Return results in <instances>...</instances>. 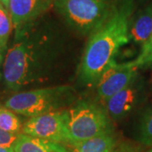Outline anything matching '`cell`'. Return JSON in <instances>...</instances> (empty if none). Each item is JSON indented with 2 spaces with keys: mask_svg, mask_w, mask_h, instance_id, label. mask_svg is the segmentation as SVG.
Segmentation results:
<instances>
[{
  "mask_svg": "<svg viewBox=\"0 0 152 152\" xmlns=\"http://www.w3.org/2000/svg\"><path fill=\"white\" fill-rule=\"evenodd\" d=\"M134 12L132 0H122L113 7L103 25L91 35L80 66V78L83 83L96 85L100 76L111 64L121 47L130 42L129 21Z\"/></svg>",
  "mask_w": 152,
  "mask_h": 152,
  "instance_id": "6da1fadb",
  "label": "cell"
},
{
  "mask_svg": "<svg viewBox=\"0 0 152 152\" xmlns=\"http://www.w3.org/2000/svg\"><path fill=\"white\" fill-rule=\"evenodd\" d=\"M27 41L15 43L5 57L4 77L7 86L20 91L40 81L48 72L51 56L48 47Z\"/></svg>",
  "mask_w": 152,
  "mask_h": 152,
  "instance_id": "7a4b0ae2",
  "label": "cell"
},
{
  "mask_svg": "<svg viewBox=\"0 0 152 152\" xmlns=\"http://www.w3.org/2000/svg\"><path fill=\"white\" fill-rule=\"evenodd\" d=\"M75 98V91L70 86L39 88L17 93L6 101V107L16 114L32 118L69 106Z\"/></svg>",
  "mask_w": 152,
  "mask_h": 152,
  "instance_id": "3957f363",
  "label": "cell"
},
{
  "mask_svg": "<svg viewBox=\"0 0 152 152\" xmlns=\"http://www.w3.org/2000/svg\"><path fill=\"white\" fill-rule=\"evenodd\" d=\"M55 9L81 35H92L103 25L113 7L110 0H54Z\"/></svg>",
  "mask_w": 152,
  "mask_h": 152,
  "instance_id": "277c9868",
  "label": "cell"
},
{
  "mask_svg": "<svg viewBox=\"0 0 152 152\" xmlns=\"http://www.w3.org/2000/svg\"><path fill=\"white\" fill-rule=\"evenodd\" d=\"M69 129L72 144L85 141L113 130L110 116L106 108L95 102L80 101L69 109Z\"/></svg>",
  "mask_w": 152,
  "mask_h": 152,
  "instance_id": "5b68a950",
  "label": "cell"
},
{
  "mask_svg": "<svg viewBox=\"0 0 152 152\" xmlns=\"http://www.w3.org/2000/svg\"><path fill=\"white\" fill-rule=\"evenodd\" d=\"M69 119V110L66 109L35 116L23 124L21 134L69 146L72 144Z\"/></svg>",
  "mask_w": 152,
  "mask_h": 152,
  "instance_id": "8992f818",
  "label": "cell"
},
{
  "mask_svg": "<svg viewBox=\"0 0 152 152\" xmlns=\"http://www.w3.org/2000/svg\"><path fill=\"white\" fill-rule=\"evenodd\" d=\"M138 69L134 60L122 64L115 61L111 64L96 83L98 97L105 102L119 92L139 75Z\"/></svg>",
  "mask_w": 152,
  "mask_h": 152,
  "instance_id": "52a82bcc",
  "label": "cell"
},
{
  "mask_svg": "<svg viewBox=\"0 0 152 152\" xmlns=\"http://www.w3.org/2000/svg\"><path fill=\"white\" fill-rule=\"evenodd\" d=\"M145 96V82L138 75L125 88L105 102L106 110L113 118H123L133 113L143 102Z\"/></svg>",
  "mask_w": 152,
  "mask_h": 152,
  "instance_id": "ba28073f",
  "label": "cell"
},
{
  "mask_svg": "<svg viewBox=\"0 0 152 152\" xmlns=\"http://www.w3.org/2000/svg\"><path fill=\"white\" fill-rule=\"evenodd\" d=\"M53 4L54 0H8L7 8L17 35L45 14Z\"/></svg>",
  "mask_w": 152,
  "mask_h": 152,
  "instance_id": "9c48e42d",
  "label": "cell"
},
{
  "mask_svg": "<svg viewBox=\"0 0 152 152\" xmlns=\"http://www.w3.org/2000/svg\"><path fill=\"white\" fill-rule=\"evenodd\" d=\"M129 39L142 47L152 35V6L140 10L129 21Z\"/></svg>",
  "mask_w": 152,
  "mask_h": 152,
  "instance_id": "30bf717a",
  "label": "cell"
},
{
  "mask_svg": "<svg viewBox=\"0 0 152 152\" xmlns=\"http://www.w3.org/2000/svg\"><path fill=\"white\" fill-rule=\"evenodd\" d=\"M13 148L15 152H69L63 144L24 134H19Z\"/></svg>",
  "mask_w": 152,
  "mask_h": 152,
  "instance_id": "8fae6325",
  "label": "cell"
},
{
  "mask_svg": "<svg viewBox=\"0 0 152 152\" xmlns=\"http://www.w3.org/2000/svg\"><path fill=\"white\" fill-rule=\"evenodd\" d=\"M116 146L117 139L112 130L68 147L69 152H112Z\"/></svg>",
  "mask_w": 152,
  "mask_h": 152,
  "instance_id": "7c38bea8",
  "label": "cell"
},
{
  "mask_svg": "<svg viewBox=\"0 0 152 152\" xmlns=\"http://www.w3.org/2000/svg\"><path fill=\"white\" fill-rule=\"evenodd\" d=\"M22 127L21 120L17 114L5 106L0 105V129L10 133L20 134H21Z\"/></svg>",
  "mask_w": 152,
  "mask_h": 152,
  "instance_id": "4fadbf2b",
  "label": "cell"
},
{
  "mask_svg": "<svg viewBox=\"0 0 152 152\" xmlns=\"http://www.w3.org/2000/svg\"><path fill=\"white\" fill-rule=\"evenodd\" d=\"M14 28L10 13L8 8L0 3V45L6 48L7 42Z\"/></svg>",
  "mask_w": 152,
  "mask_h": 152,
  "instance_id": "5bb4252c",
  "label": "cell"
},
{
  "mask_svg": "<svg viewBox=\"0 0 152 152\" xmlns=\"http://www.w3.org/2000/svg\"><path fill=\"white\" fill-rule=\"evenodd\" d=\"M140 141L145 145H152V106L144 113L139 126Z\"/></svg>",
  "mask_w": 152,
  "mask_h": 152,
  "instance_id": "9a60e30c",
  "label": "cell"
},
{
  "mask_svg": "<svg viewBox=\"0 0 152 152\" xmlns=\"http://www.w3.org/2000/svg\"><path fill=\"white\" fill-rule=\"evenodd\" d=\"M138 69L152 68V35L140 48V53L134 60Z\"/></svg>",
  "mask_w": 152,
  "mask_h": 152,
  "instance_id": "2e32d148",
  "label": "cell"
},
{
  "mask_svg": "<svg viewBox=\"0 0 152 152\" xmlns=\"http://www.w3.org/2000/svg\"><path fill=\"white\" fill-rule=\"evenodd\" d=\"M19 134L10 133L0 129V146L13 147Z\"/></svg>",
  "mask_w": 152,
  "mask_h": 152,
  "instance_id": "e0dca14e",
  "label": "cell"
},
{
  "mask_svg": "<svg viewBox=\"0 0 152 152\" xmlns=\"http://www.w3.org/2000/svg\"><path fill=\"white\" fill-rule=\"evenodd\" d=\"M112 152H134V151L130 146L124 145L122 146H119L118 148H115Z\"/></svg>",
  "mask_w": 152,
  "mask_h": 152,
  "instance_id": "ac0fdd59",
  "label": "cell"
},
{
  "mask_svg": "<svg viewBox=\"0 0 152 152\" xmlns=\"http://www.w3.org/2000/svg\"><path fill=\"white\" fill-rule=\"evenodd\" d=\"M0 152H15L13 147H2L0 146Z\"/></svg>",
  "mask_w": 152,
  "mask_h": 152,
  "instance_id": "d6986e66",
  "label": "cell"
},
{
  "mask_svg": "<svg viewBox=\"0 0 152 152\" xmlns=\"http://www.w3.org/2000/svg\"><path fill=\"white\" fill-rule=\"evenodd\" d=\"M4 50H5V48H4L3 46L0 45V64H1V62H2V60H3V53H4Z\"/></svg>",
  "mask_w": 152,
  "mask_h": 152,
  "instance_id": "ffe728a7",
  "label": "cell"
},
{
  "mask_svg": "<svg viewBox=\"0 0 152 152\" xmlns=\"http://www.w3.org/2000/svg\"><path fill=\"white\" fill-rule=\"evenodd\" d=\"M0 3H2L4 5L7 7V4H8V0H0Z\"/></svg>",
  "mask_w": 152,
  "mask_h": 152,
  "instance_id": "44dd1931",
  "label": "cell"
},
{
  "mask_svg": "<svg viewBox=\"0 0 152 152\" xmlns=\"http://www.w3.org/2000/svg\"><path fill=\"white\" fill-rule=\"evenodd\" d=\"M145 152H152V148L151 149H150L149 151H145Z\"/></svg>",
  "mask_w": 152,
  "mask_h": 152,
  "instance_id": "7402d4cb",
  "label": "cell"
}]
</instances>
